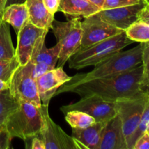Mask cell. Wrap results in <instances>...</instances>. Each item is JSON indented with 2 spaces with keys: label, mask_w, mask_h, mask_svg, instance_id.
Segmentation results:
<instances>
[{
  "label": "cell",
  "mask_w": 149,
  "mask_h": 149,
  "mask_svg": "<svg viewBox=\"0 0 149 149\" xmlns=\"http://www.w3.org/2000/svg\"><path fill=\"white\" fill-rule=\"evenodd\" d=\"M143 65L138 66L115 77L97 79L77 85L58 89L55 95L74 93L81 97L87 95H97L103 100L116 102L119 99L130 97L143 93Z\"/></svg>",
  "instance_id": "obj_1"
},
{
  "label": "cell",
  "mask_w": 149,
  "mask_h": 149,
  "mask_svg": "<svg viewBox=\"0 0 149 149\" xmlns=\"http://www.w3.org/2000/svg\"><path fill=\"white\" fill-rule=\"evenodd\" d=\"M143 43L126 51H119L103 62L95 65L91 71L77 74L63 86L71 87L97 79L109 78L127 72L142 64Z\"/></svg>",
  "instance_id": "obj_2"
},
{
  "label": "cell",
  "mask_w": 149,
  "mask_h": 149,
  "mask_svg": "<svg viewBox=\"0 0 149 149\" xmlns=\"http://www.w3.org/2000/svg\"><path fill=\"white\" fill-rule=\"evenodd\" d=\"M133 42L123 31L87 47L81 48L68 59L69 68L79 70L90 65L95 66Z\"/></svg>",
  "instance_id": "obj_3"
},
{
  "label": "cell",
  "mask_w": 149,
  "mask_h": 149,
  "mask_svg": "<svg viewBox=\"0 0 149 149\" xmlns=\"http://www.w3.org/2000/svg\"><path fill=\"white\" fill-rule=\"evenodd\" d=\"M4 126L12 138H17L27 142L37 137L42 126L40 107L20 102L17 109L7 117Z\"/></svg>",
  "instance_id": "obj_4"
},
{
  "label": "cell",
  "mask_w": 149,
  "mask_h": 149,
  "mask_svg": "<svg viewBox=\"0 0 149 149\" xmlns=\"http://www.w3.org/2000/svg\"><path fill=\"white\" fill-rule=\"evenodd\" d=\"M50 29L61 45L57 67H63L68 59L81 48V21L79 17H73L66 22L58 21L54 19Z\"/></svg>",
  "instance_id": "obj_5"
},
{
  "label": "cell",
  "mask_w": 149,
  "mask_h": 149,
  "mask_svg": "<svg viewBox=\"0 0 149 149\" xmlns=\"http://www.w3.org/2000/svg\"><path fill=\"white\" fill-rule=\"evenodd\" d=\"M148 97V95L143 92L138 95L119 99L116 101L127 149H130L131 140L140 125Z\"/></svg>",
  "instance_id": "obj_6"
},
{
  "label": "cell",
  "mask_w": 149,
  "mask_h": 149,
  "mask_svg": "<svg viewBox=\"0 0 149 149\" xmlns=\"http://www.w3.org/2000/svg\"><path fill=\"white\" fill-rule=\"evenodd\" d=\"M33 63L29 61L26 65H20L11 79L9 91L19 103H30L41 107L42 102L38 93L36 79L32 75Z\"/></svg>",
  "instance_id": "obj_7"
},
{
  "label": "cell",
  "mask_w": 149,
  "mask_h": 149,
  "mask_svg": "<svg viewBox=\"0 0 149 149\" xmlns=\"http://www.w3.org/2000/svg\"><path fill=\"white\" fill-rule=\"evenodd\" d=\"M73 110L85 112L93 116L96 122L103 123H107L118 115L116 102L107 101L94 94L82 96L79 101L61 107L64 114Z\"/></svg>",
  "instance_id": "obj_8"
},
{
  "label": "cell",
  "mask_w": 149,
  "mask_h": 149,
  "mask_svg": "<svg viewBox=\"0 0 149 149\" xmlns=\"http://www.w3.org/2000/svg\"><path fill=\"white\" fill-rule=\"evenodd\" d=\"M40 110L42 116V126L39 135L45 143L46 149H77L76 140L65 133L50 118L48 106L42 104Z\"/></svg>",
  "instance_id": "obj_9"
},
{
  "label": "cell",
  "mask_w": 149,
  "mask_h": 149,
  "mask_svg": "<svg viewBox=\"0 0 149 149\" xmlns=\"http://www.w3.org/2000/svg\"><path fill=\"white\" fill-rule=\"evenodd\" d=\"M146 4L145 0H141V2L133 5L100 10L94 15L103 21L125 31L131 25L138 21V14Z\"/></svg>",
  "instance_id": "obj_10"
},
{
  "label": "cell",
  "mask_w": 149,
  "mask_h": 149,
  "mask_svg": "<svg viewBox=\"0 0 149 149\" xmlns=\"http://www.w3.org/2000/svg\"><path fill=\"white\" fill-rule=\"evenodd\" d=\"M81 29L82 39L81 48L87 47L93 44L125 31L103 21L94 15L84 18L81 21Z\"/></svg>",
  "instance_id": "obj_11"
},
{
  "label": "cell",
  "mask_w": 149,
  "mask_h": 149,
  "mask_svg": "<svg viewBox=\"0 0 149 149\" xmlns=\"http://www.w3.org/2000/svg\"><path fill=\"white\" fill-rule=\"evenodd\" d=\"M63 67H55L36 79L38 93L42 105L49 106L51 99L64 84L71 80Z\"/></svg>",
  "instance_id": "obj_12"
},
{
  "label": "cell",
  "mask_w": 149,
  "mask_h": 149,
  "mask_svg": "<svg viewBox=\"0 0 149 149\" xmlns=\"http://www.w3.org/2000/svg\"><path fill=\"white\" fill-rule=\"evenodd\" d=\"M48 32V30L40 29L28 20L20 29L17 35V45L15 55L20 65H26L30 61L32 52L36 42L41 36Z\"/></svg>",
  "instance_id": "obj_13"
},
{
  "label": "cell",
  "mask_w": 149,
  "mask_h": 149,
  "mask_svg": "<svg viewBox=\"0 0 149 149\" xmlns=\"http://www.w3.org/2000/svg\"><path fill=\"white\" fill-rule=\"evenodd\" d=\"M97 149H127L122 121L118 115L103 127Z\"/></svg>",
  "instance_id": "obj_14"
},
{
  "label": "cell",
  "mask_w": 149,
  "mask_h": 149,
  "mask_svg": "<svg viewBox=\"0 0 149 149\" xmlns=\"http://www.w3.org/2000/svg\"><path fill=\"white\" fill-rule=\"evenodd\" d=\"M47 33H44L39 38L33 48L30 61L33 64L44 63L47 65L51 68L56 67L57 63L59 59L61 52V45L59 42L51 48H47L45 45V39Z\"/></svg>",
  "instance_id": "obj_15"
},
{
  "label": "cell",
  "mask_w": 149,
  "mask_h": 149,
  "mask_svg": "<svg viewBox=\"0 0 149 149\" xmlns=\"http://www.w3.org/2000/svg\"><path fill=\"white\" fill-rule=\"evenodd\" d=\"M101 10L89 0H61L58 11L66 16L87 18Z\"/></svg>",
  "instance_id": "obj_16"
},
{
  "label": "cell",
  "mask_w": 149,
  "mask_h": 149,
  "mask_svg": "<svg viewBox=\"0 0 149 149\" xmlns=\"http://www.w3.org/2000/svg\"><path fill=\"white\" fill-rule=\"evenodd\" d=\"M29 13V21L36 27L49 31L54 20L51 14L44 4L43 0H26Z\"/></svg>",
  "instance_id": "obj_17"
},
{
  "label": "cell",
  "mask_w": 149,
  "mask_h": 149,
  "mask_svg": "<svg viewBox=\"0 0 149 149\" xmlns=\"http://www.w3.org/2000/svg\"><path fill=\"white\" fill-rule=\"evenodd\" d=\"M106 123L96 122L86 128H72L71 136L79 141L87 149H97L100 142L102 131Z\"/></svg>",
  "instance_id": "obj_18"
},
{
  "label": "cell",
  "mask_w": 149,
  "mask_h": 149,
  "mask_svg": "<svg viewBox=\"0 0 149 149\" xmlns=\"http://www.w3.org/2000/svg\"><path fill=\"white\" fill-rule=\"evenodd\" d=\"M1 20L11 25L17 33L23 25L29 20V13L26 4H13L6 7L1 16Z\"/></svg>",
  "instance_id": "obj_19"
},
{
  "label": "cell",
  "mask_w": 149,
  "mask_h": 149,
  "mask_svg": "<svg viewBox=\"0 0 149 149\" xmlns=\"http://www.w3.org/2000/svg\"><path fill=\"white\" fill-rule=\"evenodd\" d=\"M15 56V49L13 45L10 24L0 20V60L10 59Z\"/></svg>",
  "instance_id": "obj_20"
},
{
  "label": "cell",
  "mask_w": 149,
  "mask_h": 149,
  "mask_svg": "<svg viewBox=\"0 0 149 149\" xmlns=\"http://www.w3.org/2000/svg\"><path fill=\"white\" fill-rule=\"evenodd\" d=\"M65 119L71 128H86L94 125L95 119L85 112L69 111L65 113Z\"/></svg>",
  "instance_id": "obj_21"
},
{
  "label": "cell",
  "mask_w": 149,
  "mask_h": 149,
  "mask_svg": "<svg viewBox=\"0 0 149 149\" xmlns=\"http://www.w3.org/2000/svg\"><path fill=\"white\" fill-rule=\"evenodd\" d=\"M19 103L10 94L9 90L0 93V127L4 125L7 117L19 106Z\"/></svg>",
  "instance_id": "obj_22"
},
{
  "label": "cell",
  "mask_w": 149,
  "mask_h": 149,
  "mask_svg": "<svg viewBox=\"0 0 149 149\" xmlns=\"http://www.w3.org/2000/svg\"><path fill=\"white\" fill-rule=\"evenodd\" d=\"M126 34L134 42H149V25L141 21H136L126 31Z\"/></svg>",
  "instance_id": "obj_23"
},
{
  "label": "cell",
  "mask_w": 149,
  "mask_h": 149,
  "mask_svg": "<svg viewBox=\"0 0 149 149\" xmlns=\"http://www.w3.org/2000/svg\"><path fill=\"white\" fill-rule=\"evenodd\" d=\"M20 65L16 55L10 59L0 60V79L10 84L12 77Z\"/></svg>",
  "instance_id": "obj_24"
},
{
  "label": "cell",
  "mask_w": 149,
  "mask_h": 149,
  "mask_svg": "<svg viewBox=\"0 0 149 149\" xmlns=\"http://www.w3.org/2000/svg\"><path fill=\"white\" fill-rule=\"evenodd\" d=\"M149 129V95L148 100H147L146 104L145 109H144L143 113L142 118H141V122L137 129L136 132L134 134L132 140H131L130 149H133V146L135 145V141H137L138 138L143 133L146 131H148Z\"/></svg>",
  "instance_id": "obj_25"
},
{
  "label": "cell",
  "mask_w": 149,
  "mask_h": 149,
  "mask_svg": "<svg viewBox=\"0 0 149 149\" xmlns=\"http://www.w3.org/2000/svg\"><path fill=\"white\" fill-rule=\"evenodd\" d=\"M144 44L142 55V90L149 84V42Z\"/></svg>",
  "instance_id": "obj_26"
},
{
  "label": "cell",
  "mask_w": 149,
  "mask_h": 149,
  "mask_svg": "<svg viewBox=\"0 0 149 149\" xmlns=\"http://www.w3.org/2000/svg\"><path fill=\"white\" fill-rule=\"evenodd\" d=\"M141 1V0H105L101 10H109V9L133 5Z\"/></svg>",
  "instance_id": "obj_27"
},
{
  "label": "cell",
  "mask_w": 149,
  "mask_h": 149,
  "mask_svg": "<svg viewBox=\"0 0 149 149\" xmlns=\"http://www.w3.org/2000/svg\"><path fill=\"white\" fill-rule=\"evenodd\" d=\"M12 139L4 125L0 127V149L10 148Z\"/></svg>",
  "instance_id": "obj_28"
},
{
  "label": "cell",
  "mask_w": 149,
  "mask_h": 149,
  "mask_svg": "<svg viewBox=\"0 0 149 149\" xmlns=\"http://www.w3.org/2000/svg\"><path fill=\"white\" fill-rule=\"evenodd\" d=\"M133 149H149V133L144 132L135 141Z\"/></svg>",
  "instance_id": "obj_29"
},
{
  "label": "cell",
  "mask_w": 149,
  "mask_h": 149,
  "mask_svg": "<svg viewBox=\"0 0 149 149\" xmlns=\"http://www.w3.org/2000/svg\"><path fill=\"white\" fill-rule=\"evenodd\" d=\"M44 4L47 10L52 15H55L58 11L61 0H43Z\"/></svg>",
  "instance_id": "obj_30"
},
{
  "label": "cell",
  "mask_w": 149,
  "mask_h": 149,
  "mask_svg": "<svg viewBox=\"0 0 149 149\" xmlns=\"http://www.w3.org/2000/svg\"><path fill=\"white\" fill-rule=\"evenodd\" d=\"M138 21L143 22L149 25V4L147 3L138 14Z\"/></svg>",
  "instance_id": "obj_31"
},
{
  "label": "cell",
  "mask_w": 149,
  "mask_h": 149,
  "mask_svg": "<svg viewBox=\"0 0 149 149\" xmlns=\"http://www.w3.org/2000/svg\"><path fill=\"white\" fill-rule=\"evenodd\" d=\"M31 148L32 149H46L45 145L42 139H39L37 137H33L31 138Z\"/></svg>",
  "instance_id": "obj_32"
},
{
  "label": "cell",
  "mask_w": 149,
  "mask_h": 149,
  "mask_svg": "<svg viewBox=\"0 0 149 149\" xmlns=\"http://www.w3.org/2000/svg\"><path fill=\"white\" fill-rule=\"evenodd\" d=\"M9 87H10V84H9L8 83L5 82V81L0 79V93H1V92L4 91V90H9Z\"/></svg>",
  "instance_id": "obj_33"
},
{
  "label": "cell",
  "mask_w": 149,
  "mask_h": 149,
  "mask_svg": "<svg viewBox=\"0 0 149 149\" xmlns=\"http://www.w3.org/2000/svg\"><path fill=\"white\" fill-rule=\"evenodd\" d=\"M8 0H0V18H1L4 10L6 7V4Z\"/></svg>",
  "instance_id": "obj_34"
},
{
  "label": "cell",
  "mask_w": 149,
  "mask_h": 149,
  "mask_svg": "<svg viewBox=\"0 0 149 149\" xmlns=\"http://www.w3.org/2000/svg\"><path fill=\"white\" fill-rule=\"evenodd\" d=\"M91 2H93V4H95V5L98 6L100 8H102V6H103V3H104L105 0H89Z\"/></svg>",
  "instance_id": "obj_35"
},
{
  "label": "cell",
  "mask_w": 149,
  "mask_h": 149,
  "mask_svg": "<svg viewBox=\"0 0 149 149\" xmlns=\"http://www.w3.org/2000/svg\"><path fill=\"white\" fill-rule=\"evenodd\" d=\"M143 91L145 92L146 93H147V94L149 95V84L146 86V87H145L143 89Z\"/></svg>",
  "instance_id": "obj_36"
},
{
  "label": "cell",
  "mask_w": 149,
  "mask_h": 149,
  "mask_svg": "<svg viewBox=\"0 0 149 149\" xmlns=\"http://www.w3.org/2000/svg\"><path fill=\"white\" fill-rule=\"evenodd\" d=\"M146 1V3L147 4H149V0H145Z\"/></svg>",
  "instance_id": "obj_37"
},
{
  "label": "cell",
  "mask_w": 149,
  "mask_h": 149,
  "mask_svg": "<svg viewBox=\"0 0 149 149\" xmlns=\"http://www.w3.org/2000/svg\"><path fill=\"white\" fill-rule=\"evenodd\" d=\"M148 133H149V129L148 130Z\"/></svg>",
  "instance_id": "obj_38"
},
{
  "label": "cell",
  "mask_w": 149,
  "mask_h": 149,
  "mask_svg": "<svg viewBox=\"0 0 149 149\" xmlns=\"http://www.w3.org/2000/svg\"><path fill=\"white\" fill-rule=\"evenodd\" d=\"M1 20V18H0V20Z\"/></svg>",
  "instance_id": "obj_39"
}]
</instances>
